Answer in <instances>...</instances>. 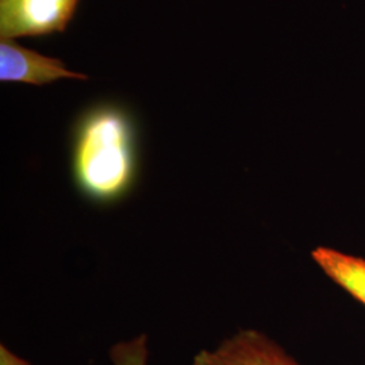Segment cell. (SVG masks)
<instances>
[{
    "mask_svg": "<svg viewBox=\"0 0 365 365\" xmlns=\"http://www.w3.org/2000/svg\"><path fill=\"white\" fill-rule=\"evenodd\" d=\"M312 257L327 277L365 304L364 259L327 247L314 249Z\"/></svg>",
    "mask_w": 365,
    "mask_h": 365,
    "instance_id": "obj_5",
    "label": "cell"
},
{
    "mask_svg": "<svg viewBox=\"0 0 365 365\" xmlns=\"http://www.w3.org/2000/svg\"><path fill=\"white\" fill-rule=\"evenodd\" d=\"M72 173L81 194L113 203L129 192L137 176L135 134L129 115L117 106H99L78 122Z\"/></svg>",
    "mask_w": 365,
    "mask_h": 365,
    "instance_id": "obj_1",
    "label": "cell"
},
{
    "mask_svg": "<svg viewBox=\"0 0 365 365\" xmlns=\"http://www.w3.org/2000/svg\"><path fill=\"white\" fill-rule=\"evenodd\" d=\"M110 356L114 365H148V337L119 342L111 348Z\"/></svg>",
    "mask_w": 365,
    "mask_h": 365,
    "instance_id": "obj_6",
    "label": "cell"
},
{
    "mask_svg": "<svg viewBox=\"0 0 365 365\" xmlns=\"http://www.w3.org/2000/svg\"><path fill=\"white\" fill-rule=\"evenodd\" d=\"M194 365H300L274 339L257 330H241L215 349L200 351Z\"/></svg>",
    "mask_w": 365,
    "mask_h": 365,
    "instance_id": "obj_3",
    "label": "cell"
},
{
    "mask_svg": "<svg viewBox=\"0 0 365 365\" xmlns=\"http://www.w3.org/2000/svg\"><path fill=\"white\" fill-rule=\"evenodd\" d=\"M0 365H31L26 360L21 359L19 356L14 354L9 348L4 345L0 346Z\"/></svg>",
    "mask_w": 365,
    "mask_h": 365,
    "instance_id": "obj_7",
    "label": "cell"
},
{
    "mask_svg": "<svg viewBox=\"0 0 365 365\" xmlns=\"http://www.w3.org/2000/svg\"><path fill=\"white\" fill-rule=\"evenodd\" d=\"M80 0H0V38L61 33Z\"/></svg>",
    "mask_w": 365,
    "mask_h": 365,
    "instance_id": "obj_2",
    "label": "cell"
},
{
    "mask_svg": "<svg viewBox=\"0 0 365 365\" xmlns=\"http://www.w3.org/2000/svg\"><path fill=\"white\" fill-rule=\"evenodd\" d=\"M61 78H87L66 69L63 61L26 49L14 39H0V80L3 83H25L46 86Z\"/></svg>",
    "mask_w": 365,
    "mask_h": 365,
    "instance_id": "obj_4",
    "label": "cell"
}]
</instances>
